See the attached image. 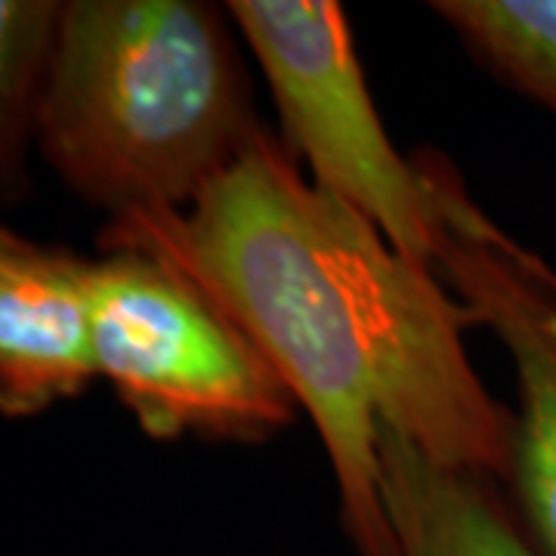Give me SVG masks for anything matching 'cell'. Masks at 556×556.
Segmentation results:
<instances>
[{
    "mask_svg": "<svg viewBox=\"0 0 556 556\" xmlns=\"http://www.w3.org/2000/svg\"><path fill=\"white\" fill-rule=\"evenodd\" d=\"M100 248L170 266L257 346L316 427L358 556H393L380 427L507 485L514 412L467 356L477 316L433 266L303 177L266 127L192 204L109 219Z\"/></svg>",
    "mask_w": 556,
    "mask_h": 556,
    "instance_id": "1",
    "label": "cell"
},
{
    "mask_svg": "<svg viewBox=\"0 0 556 556\" xmlns=\"http://www.w3.org/2000/svg\"><path fill=\"white\" fill-rule=\"evenodd\" d=\"M239 28L204 0H68L38 152L109 219L179 211L254 142Z\"/></svg>",
    "mask_w": 556,
    "mask_h": 556,
    "instance_id": "2",
    "label": "cell"
},
{
    "mask_svg": "<svg viewBox=\"0 0 556 556\" xmlns=\"http://www.w3.org/2000/svg\"><path fill=\"white\" fill-rule=\"evenodd\" d=\"M97 378L152 439L260 442L281 433L298 402L239 325L155 257L90 260Z\"/></svg>",
    "mask_w": 556,
    "mask_h": 556,
    "instance_id": "3",
    "label": "cell"
},
{
    "mask_svg": "<svg viewBox=\"0 0 556 556\" xmlns=\"http://www.w3.org/2000/svg\"><path fill=\"white\" fill-rule=\"evenodd\" d=\"M276 100L285 149L402 257L437 269L442 244L430 152L405 159L380 121L346 13L331 0L226 3Z\"/></svg>",
    "mask_w": 556,
    "mask_h": 556,
    "instance_id": "4",
    "label": "cell"
},
{
    "mask_svg": "<svg viewBox=\"0 0 556 556\" xmlns=\"http://www.w3.org/2000/svg\"><path fill=\"white\" fill-rule=\"evenodd\" d=\"M442 244L437 273L507 350L517 375L510 504L541 554L556 556V273L510 239L445 159L433 155Z\"/></svg>",
    "mask_w": 556,
    "mask_h": 556,
    "instance_id": "5",
    "label": "cell"
},
{
    "mask_svg": "<svg viewBox=\"0 0 556 556\" xmlns=\"http://www.w3.org/2000/svg\"><path fill=\"white\" fill-rule=\"evenodd\" d=\"M97 380L90 257L28 239L0 248V415L31 417Z\"/></svg>",
    "mask_w": 556,
    "mask_h": 556,
    "instance_id": "6",
    "label": "cell"
},
{
    "mask_svg": "<svg viewBox=\"0 0 556 556\" xmlns=\"http://www.w3.org/2000/svg\"><path fill=\"white\" fill-rule=\"evenodd\" d=\"M380 492L393 556H544L504 485L380 427Z\"/></svg>",
    "mask_w": 556,
    "mask_h": 556,
    "instance_id": "7",
    "label": "cell"
},
{
    "mask_svg": "<svg viewBox=\"0 0 556 556\" xmlns=\"http://www.w3.org/2000/svg\"><path fill=\"white\" fill-rule=\"evenodd\" d=\"M62 3L0 0V199L28 192V155L60 40Z\"/></svg>",
    "mask_w": 556,
    "mask_h": 556,
    "instance_id": "8",
    "label": "cell"
},
{
    "mask_svg": "<svg viewBox=\"0 0 556 556\" xmlns=\"http://www.w3.org/2000/svg\"><path fill=\"white\" fill-rule=\"evenodd\" d=\"M430 10L482 68L556 118V0H437Z\"/></svg>",
    "mask_w": 556,
    "mask_h": 556,
    "instance_id": "9",
    "label": "cell"
},
{
    "mask_svg": "<svg viewBox=\"0 0 556 556\" xmlns=\"http://www.w3.org/2000/svg\"><path fill=\"white\" fill-rule=\"evenodd\" d=\"M20 239H22V236H16L13 229L0 226V248H3V244H13V241H20Z\"/></svg>",
    "mask_w": 556,
    "mask_h": 556,
    "instance_id": "10",
    "label": "cell"
}]
</instances>
